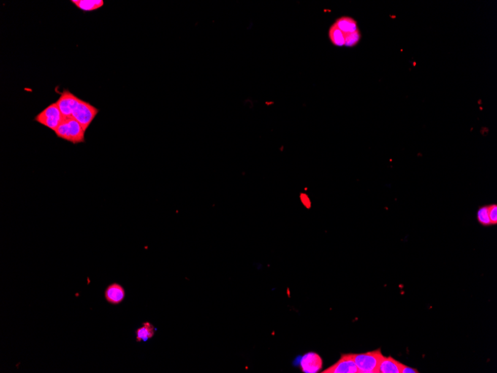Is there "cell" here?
<instances>
[{
	"mask_svg": "<svg viewBox=\"0 0 497 373\" xmlns=\"http://www.w3.org/2000/svg\"><path fill=\"white\" fill-rule=\"evenodd\" d=\"M404 365L392 357H384L379 367V373H401Z\"/></svg>",
	"mask_w": 497,
	"mask_h": 373,
	"instance_id": "cell-9",
	"label": "cell"
},
{
	"mask_svg": "<svg viewBox=\"0 0 497 373\" xmlns=\"http://www.w3.org/2000/svg\"><path fill=\"white\" fill-rule=\"evenodd\" d=\"M57 137L72 144L85 142V133L83 127L73 118L63 119L60 126L55 131Z\"/></svg>",
	"mask_w": 497,
	"mask_h": 373,
	"instance_id": "cell-1",
	"label": "cell"
},
{
	"mask_svg": "<svg viewBox=\"0 0 497 373\" xmlns=\"http://www.w3.org/2000/svg\"><path fill=\"white\" fill-rule=\"evenodd\" d=\"M71 3L83 12L98 10L104 5L103 0H72Z\"/></svg>",
	"mask_w": 497,
	"mask_h": 373,
	"instance_id": "cell-11",
	"label": "cell"
},
{
	"mask_svg": "<svg viewBox=\"0 0 497 373\" xmlns=\"http://www.w3.org/2000/svg\"><path fill=\"white\" fill-rule=\"evenodd\" d=\"M156 328L150 322H145L142 326L136 330V341L137 342H147L154 337Z\"/></svg>",
	"mask_w": 497,
	"mask_h": 373,
	"instance_id": "cell-10",
	"label": "cell"
},
{
	"mask_svg": "<svg viewBox=\"0 0 497 373\" xmlns=\"http://www.w3.org/2000/svg\"><path fill=\"white\" fill-rule=\"evenodd\" d=\"M419 371L417 369H413V368L409 367V366L404 365L403 366V369H402L401 373H418Z\"/></svg>",
	"mask_w": 497,
	"mask_h": 373,
	"instance_id": "cell-17",
	"label": "cell"
},
{
	"mask_svg": "<svg viewBox=\"0 0 497 373\" xmlns=\"http://www.w3.org/2000/svg\"><path fill=\"white\" fill-rule=\"evenodd\" d=\"M477 219L481 225H485V226H489V225H491L490 217H489L487 206H482L479 209L477 212Z\"/></svg>",
	"mask_w": 497,
	"mask_h": 373,
	"instance_id": "cell-15",
	"label": "cell"
},
{
	"mask_svg": "<svg viewBox=\"0 0 497 373\" xmlns=\"http://www.w3.org/2000/svg\"><path fill=\"white\" fill-rule=\"evenodd\" d=\"M345 46L348 47H352L357 45L359 41H360L361 34L360 31H354V32L348 33L344 34Z\"/></svg>",
	"mask_w": 497,
	"mask_h": 373,
	"instance_id": "cell-14",
	"label": "cell"
},
{
	"mask_svg": "<svg viewBox=\"0 0 497 373\" xmlns=\"http://www.w3.org/2000/svg\"><path fill=\"white\" fill-rule=\"evenodd\" d=\"M34 120L55 132L63 122V117L58 104L52 103L38 114Z\"/></svg>",
	"mask_w": 497,
	"mask_h": 373,
	"instance_id": "cell-4",
	"label": "cell"
},
{
	"mask_svg": "<svg viewBox=\"0 0 497 373\" xmlns=\"http://www.w3.org/2000/svg\"><path fill=\"white\" fill-rule=\"evenodd\" d=\"M99 113V109L90 103L79 98L72 112V118L78 122L86 131Z\"/></svg>",
	"mask_w": 497,
	"mask_h": 373,
	"instance_id": "cell-3",
	"label": "cell"
},
{
	"mask_svg": "<svg viewBox=\"0 0 497 373\" xmlns=\"http://www.w3.org/2000/svg\"><path fill=\"white\" fill-rule=\"evenodd\" d=\"M488 209V215L490 217V223L491 225H496L497 223V206L496 204H492L487 206Z\"/></svg>",
	"mask_w": 497,
	"mask_h": 373,
	"instance_id": "cell-16",
	"label": "cell"
},
{
	"mask_svg": "<svg viewBox=\"0 0 497 373\" xmlns=\"http://www.w3.org/2000/svg\"><path fill=\"white\" fill-rule=\"evenodd\" d=\"M335 24L337 25V28H338L340 31H343L344 34L354 32V31L358 30V28H357V22H356L354 19L351 18V17H341V18L338 19V20L335 22Z\"/></svg>",
	"mask_w": 497,
	"mask_h": 373,
	"instance_id": "cell-12",
	"label": "cell"
},
{
	"mask_svg": "<svg viewBox=\"0 0 497 373\" xmlns=\"http://www.w3.org/2000/svg\"><path fill=\"white\" fill-rule=\"evenodd\" d=\"M381 349L365 353L353 354L359 373H379V367L384 358Z\"/></svg>",
	"mask_w": 497,
	"mask_h": 373,
	"instance_id": "cell-2",
	"label": "cell"
},
{
	"mask_svg": "<svg viewBox=\"0 0 497 373\" xmlns=\"http://www.w3.org/2000/svg\"><path fill=\"white\" fill-rule=\"evenodd\" d=\"M322 373H359L357 365L353 358V354H343L335 364L326 369Z\"/></svg>",
	"mask_w": 497,
	"mask_h": 373,
	"instance_id": "cell-5",
	"label": "cell"
},
{
	"mask_svg": "<svg viewBox=\"0 0 497 373\" xmlns=\"http://www.w3.org/2000/svg\"><path fill=\"white\" fill-rule=\"evenodd\" d=\"M329 38L334 45L337 47L345 46L344 33L340 31L335 24L332 25L329 30Z\"/></svg>",
	"mask_w": 497,
	"mask_h": 373,
	"instance_id": "cell-13",
	"label": "cell"
},
{
	"mask_svg": "<svg viewBox=\"0 0 497 373\" xmlns=\"http://www.w3.org/2000/svg\"><path fill=\"white\" fill-rule=\"evenodd\" d=\"M104 297L110 304H120L125 298L124 287L116 282L110 284L104 290Z\"/></svg>",
	"mask_w": 497,
	"mask_h": 373,
	"instance_id": "cell-7",
	"label": "cell"
},
{
	"mask_svg": "<svg viewBox=\"0 0 497 373\" xmlns=\"http://www.w3.org/2000/svg\"><path fill=\"white\" fill-rule=\"evenodd\" d=\"M322 366V358L318 354L307 353L301 361V368L304 372H317Z\"/></svg>",
	"mask_w": 497,
	"mask_h": 373,
	"instance_id": "cell-8",
	"label": "cell"
},
{
	"mask_svg": "<svg viewBox=\"0 0 497 373\" xmlns=\"http://www.w3.org/2000/svg\"><path fill=\"white\" fill-rule=\"evenodd\" d=\"M78 100V97L75 96L69 90H63L59 99L55 102L58 104L63 119L72 118V112Z\"/></svg>",
	"mask_w": 497,
	"mask_h": 373,
	"instance_id": "cell-6",
	"label": "cell"
}]
</instances>
